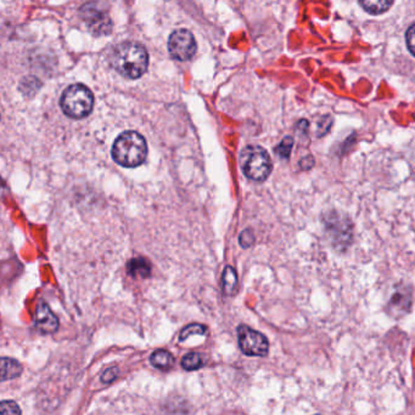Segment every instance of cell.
I'll list each match as a JSON object with an SVG mask.
<instances>
[{
  "label": "cell",
  "mask_w": 415,
  "mask_h": 415,
  "mask_svg": "<svg viewBox=\"0 0 415 415\" xmlns=\"http://www.w3.org/2000/svg\"><path fill=\"white\" fill-rule=\"evenodd\" d=\"M203 365H205V357L198 352H190L182 360V367L189 372L200 370Z\"/></svg>",
  "instance_id": "15"
},
{
  "label": "cell",
  "mask_w": 415,
  "mask_h": 415,
  "mask_svg": "<svg viewBox=\"0 0 415 415\" xmlns=\"http://www.w3.org/2000/svg\"><path fill=\"white\" fill-rule=\"evenodd\" d=\"M254 233H252L251 230L244 231V232L241 233L240 238H239V242H240L241 246H244V248H249L254 243Z\"/></svg>",
  "instance_id": "20"
},
{
  "label": "cell",
  "mask_w": 415,
  "mask_h": 415,
  "mask_svg": "<svg viewBox=\"0 0 415 415\" xmlns=\"http://www.w3.org/2000/svg\"><path fill=\"white\" fill-rule=\"evenodd\" d=\"M22 373V367L18 360L8 357L1 358V380L6 381L10 379L18 378Z\"/></svg>",
  "instance_id": "10"
},
{
  "label": "cell",
  "mask_w": 415,
  "mask_h": 415,
  "mask_svg": "<svg viewBox=\"0 0 415 415\" xmlns=\"http://www.w3.org/2000/svg\"><path fill=\"white\" fill-rule=\"evenodd\" d=\"M79 16L94 37L107 36L112 31V21L107 6L100 1H89L84 4L79 10Z\"/></svg>",
  "instance_id": "5"
},
{
  "label": "cell",
  "mask_w": 415,
  "mask_h": 415,
  "mask_svg": "<svg viewBox=\"0 0 415 415\" xmlns=\"http://www.w3.org/2000/svg\"><path fill=\"white\" fill-rule=\"evenodd\" d=\"M240 164L246 178L254 181H264L272 173V160L262 147H246L241 152Z\"/></svg>",
  "instance_id": "4"
},
{
  "label": "cell",
  "mask_w": 415,
  "mask_h": 415,
  "mask_svg": "<svg viewBox=\"0 0 415 415\" xmlns=\"http://www.w3.org/2000/svg\"><path fill=\"white\" fill-rule=\"evenodd\" d=\"M116 378V370H107V372H105V373H104V375H102V381H104V383H110V381H112V380H114V379Z\"/></svg>",
  "instance_id": "21"
},
{
  "label": "cell",
  "mask_w": 415,
  "mask_h": 415,
  "mask_svg": "<svg viewBox=\"0 0 415 415\" xmlns=\"http://www.w3.org/2000/svg\"><path fill=\"white\" fill-rule=\"evenodd\" d=\"M236 286H238V276H236V269L231 266H226L223 272V290L226 295H231L236 292Z\"/></svg>",
  "instance_id": "14"
},
{
  "label": "cell",
  "mask_w": 415,
  "mask_h": 415,
  "mask_svg": "<svg viewBox=\"0 0 415 415\" xmlns=\"http://www.w3.org/2000/svg\"><path fill=\"white\" fill-rule=\"evenodd\" d=\"M150 362L157 370H168L175 365V358L166 350H157L150 357Z\"/></svg>",
  "instance_id": "11"
},
{
  "label": "cell",
  "mask_w": 415,
  "mask_h": 415,
  "mask_svg": "<svg viewBox=\"0 0 415 415\" xmlns=\"http://www.w3.org/2000/svg\"><path fill=\"white\" fill-rule=\"evenodd\" d=\"M61 108L69 118H86L94 106V96L83 84H74L67 87L60 100Z\"/></svg>",
  "instance_id": "3"
},
{
  "label": "cell",
  "mask_w": 415,
  "mask_h": 415,
  "mask_svg": "<svg viewBox=\"0 0 415 415\" xmlns=\"http://www.w3.org/2000/svg\"><path fill=\"white\" fill-rule=\"evenodd\" d=\"M0 415H21V409L14 401H3L0 405Z\"/></svg>",
  "instance_id": "18"
},
{
  "label": "cell",
  "mask_w": 415,
  "mask_h": 415,
  "mask_svg": "<svg viewBox=\"0 0 415 415\" xmlns=\"http://www.w3.org/2000/svg\"><path fill=\"white\" fill-rule=\"evenodd\" d=\"M238 337L239 346L246 356L263 357L267 355L269 342L263 334L256 332L247 325H240L238 328Z\"/></svg>",
  "instance_id": "6"
},
{
  "label": "cell",
  "mask_w": 415,
  "mask_h": 415,
  "mask_svg": "<svg viewBox=\"0 0 415 415\" xmlns=\"http://www.w3.org/2000/svg\"><path fill=\"white\" fill-rule=\"evenodd\" d=\"M147 155L148 146L145 139L137 132H122L112 146L114 160L125 168H137L143 164Z\"/></svg>",
  "instance_id": "2"
},
{
  "label": "cell",
  "mask_w": 415,
  "mask_h": 415,
  "mask_svg": "<svg viewBox=\"0 0 415 415\" xmlns=\"http://www.w3.org/2000/svg\"><path fill=\"white\" fill-rule=\"evenodd\" d=\"M36 327L39 332L44 334L55 333L59 328V320L46 302H41L38 304L36 311Z\"/></svg>",
  "instance_id": "8"
},
{
  "label": "cell",
  "mask_w": 415,
  "mask_h": 415,
  "mask_svg": "<svg viewBox=\"0 0 415 415\" xmlns=\"http://www.w3.org/2000/svg\"><path fill=\"white\" fill-rule=\"evenodd\" d=\"M315 415H319V414H315Z\"/></svg>",
  "instance_id": "22"
},
{
  "label": "cell",
  "mask_w": 415,
  "mask_h": 415,
  "mask_svg": "<svg viewBox=\"0 0 415 415\" xmlns=\"http://www.w3.org/2000/svg\"><path fill=\"white\" fill-rule=\"evenodd\" d=\"M110 62L122 77L138 79L148 69V51L139 43L125 41L116 46L111 54Z\"/></svg>",
  "instance_id": "1"
},
{
  "label": "cell",
  "mask_w": 415,
  "mask_h": 415,
  "mask_svg": "<svg viewBox=\"0 0 415 415\" xmlns=\"http://www.w3.org/2000/svg\"><path fill=\"white\" fill-rule=\"evenodd\" d=\"M411 304V293L407 292L406 289H400L393 294V299L390 302V307L393 309V314H398V312H406Z\"/></svg>",
  "instance_id": "9"
},
{
  "label": "cell",
  "mask_w": 415,
  "mask_h": 415,
  "mask_svg": "<svg viewBox=\"0 0 415 415\" xmlns=\"http://www.w3.org/2000/svg\"><path fill=\"white\" fill-rule=\"evenodd\" d=\"M205 333H206V327H203L201 324H190L182 330L180 342L189 338L190 335H203Z\"/></svg>",
  "instance_id": "17"
},
{
  "label": "cell",
  "mask_w": 415,
  "mask_h": 415,
  "mask_svg": "<svg viewBox=\"0 0 415 415\" xmlns=\"http://www.w3.org/2000/svg\"><path fill=\"white\" fill-rule=\"evenodd\" d=\"M407 45L411 54L415 56V24H413L406 34Z\"/></svg>",
  "instance_id": "19"
},
{
  "label": "cell",
  "mask_w": 415,
  "mask_h": 415,
  "mask_svg": "<svg viewBox=\"0 0 415 415\" xmlns=\"http://www.w3.org/2000/svg\"><path fill=\"white\" fill-rule=\"evenodd\" d=\"M294 146V140L292 137L287 136L280 142V145L275 148V153H277L283 160H287L290 157L291 150Z\"/></svg>",
  "instance_id": "16"
},
{
  "label": "cell",
  "mask_w": 415,
  "mask_h": 415,
  "mask_svg": "<svg viewBox=\"0 0 415 415\" xmlns=\"http://www.w3.org/2000/svg\"><path fill=\"white\" fill-rule=\"evenodd\" d=\"M170 55L178 61H188L196 52V41L191 32L186 29H177L168 41Z\"/></svg>",
  "instance_id": "7"
},
{
  "label": "cell",
  "mask_w": 415,
  "mask_h": 415,
  "mask_svg": "<svg viewBox=\"0 0 415 415\" xmlns=\"http://www.w3.org/2000/svg\"><path fill=\"white\" fill-rule=\"evenodd\" d=\"M360 3L367 13L380 15L393 6V0H360Z\"/></svg>",
  "instance_id": "12"
},
{
  "label": "cell",
  "mask_w": 415,
  "mask_h": 415,
  "mask_svg": "<svg viewBox=\"0 0 415 415\" xmlns=\"http://www.w3.org/2000/svg\"><path fill=\"white\" fill-rule=\"evenodd\" d=\"M127 269H128V274L132 277H142V279H145V277L150 276L151 266L143 258H137V259L130 260V264L127 266Z\"/></svg>",
  "instance_id": "13"
}]
</instances>
